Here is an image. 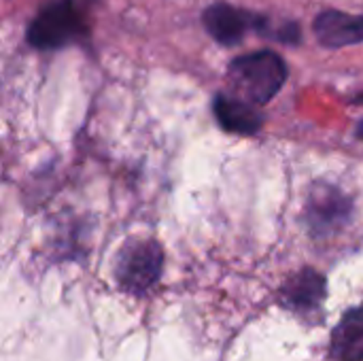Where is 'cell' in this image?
<instances>
[{
  "mask_svg": "<svg viewBox=\"0 0 363 361\" xmlns=\"http://www.w3.org/2000/svg\"><path fill=\"white\" fill-rule=\"evenodd\" d=\"M234 89L253 104L270 102L287 79V66L274 51H255L236 57L228 68Z\"/></svg>",
  "mask_w": 363,
  "mask_h": 361,
  "instance_id": "cell-1",
  "label": "cell"
},
{
  "mask_svg": "<svg viewBox=\"0 0 363 361\" xmlns=\"http://www.w3.org/2000/svg\"><path fill=\"white\" fill-rule=\"evenodd\" d=\"M85 34V17L72 0H53L30 21L26 38L38 51H55Z\"/></svg>",
  "mask_w": 363,
  "mask_h": 361,
  "instance_id": "cell-2",
  "label": "cell"
},
{
  "mask_svg": "<svg viewBox=\"0 0 363 361\" xmlns=\"http://www.w3.org/2000/svg\"><path fill=\"white\" fill-rule=\"evenodd\" d=\"M162 266L164 253L155 240L130 238L117 253L115 279L123 291L140 296L157 283Z\"/></svg>",
  "mask_w": 363,
  "mask_h": 361,
  "instance_id": "cell-3",
  "label": "cell"
},
{
  "mask_svg": "<svg viewBox=\"0 0 363 361\" xmlns=\"http://www.w3.org/2000/svg\"><path fill=\"white\" fill-rule=\"evenodd\" d=\"M202 21L206 32L217 43L232 47L238 45L251 28H255L257 15L236 9L228 2H215L204 11Z\"/></svg>",
  "mask_w": 363,
  "mask_h": 361,
  "instance_id": "cell-4",
  "label": "cell"
},
{
  "mask_svg": "<svg viewBox=\"0 0 363 361\" xmlns=\"http://www.w3.org/2000/svg\"><path fill=\"white\" fill-rule=\"evenodd\" d=\"M315 34L321 45L334 49L363 43V15L323 11L315 19Z\"/></svg>",
  "mask_w": 363,
  "mask_h": 361,
  "instance_id": "cell-5",
  "label": "cell"
},
{
  "mask_svg": "<svg viewBox=\"0 0 363 361\" xmlns=\"http://www.w3.org/2000/svg\"><path fill=\"white\" fill-rule=\"evenodd\" d=\"M351 213L349 200L334 187L325 191H313L308 202V221L317 234H330L334 228L342 226Z\"/></svg>",
  "mask_w": 363,
  "mask_h": 361,
  "instance_id": "cell-6",
  "label": "cell"
},
{
  "mask_svg": "<svg viewBox=\"0 0 363 361\" xmlns=\"http://www.w3.org/2000/svg\"><path fill=\"white\" fill-rule=\"evenodd\" d=\"M213 111L219 126L234 134H242V136L255 134L264 123V117L249 102L234 96L219 94L213 102Z\"/></svg>",
  "mask_w": 363,
  "mask_h": 361,
  "instance_id": "cell-7",
  "label": "cell"
},
{
  "mask_svg": "<svg viewBox=\"0 0 363 361\" xmlns=\"http://www.w3.org/2000/svg\"><path fill=\"white\" fill-rule=\"evenodd\" d=\"M332 357L336 361H363V309L349 311L332 334Z\"/></svg>",
  "mask_w": 363,
  "mask_h": 361,
  "instance_id": "cell-8",
  "label": "cell"
},
{
  "mask_svg": "<svg viewBox=\"0 0 363 361\" xmlns=\"http://www.w3.org/2000/svg\"><path fill=\"white\" fill-rule=\"evenodd\" d=\"M283 296L294 309H315L325 296V279L315 270H304L285 285Z\"/></svg>",
  "mask_w": 363,
  "mask_h": 361,
  "instance_id": "cell-9",
  "label": "cell"
},
{
  "mask_svg": "<svg viewBox=\"0 0 363 361\" xmlns=\"http://www.w3.org/2000/svg\"><path fill=\"white\" fill-rule=\"evenodd\" d=\"M357 134H359V136H362V138H363V121H362V123H359V128H357Z\"/></svg>",
  "mask_w": 363,
  "mask_h": 361,
  "instance_id": "cell-10",
  "label": "cell"
}]
</instances>
